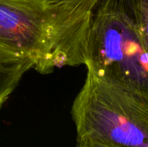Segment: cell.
I'll return each mask as SVG.
<instances>
[{
  "label": "cell",
  "instance_id": "cell-6",
  "mask_svg": "<svg viewBox=\"0 0 148 147\" xmlns=\"http://www.w3.org/2000/svg\"><path fill=\"white\" fill-rule=\"evenodd\" d=\"M49 3H63L93 11L100 0H44Z\"/></svg>",
  "mask_w": 148,
  "mask_h": 147
},
{
  "label": "cell",
  "instance_id": "cell-7",
  "mask_svg": "<svg viewBox=\"0 0 148 147\" xmlns=\"http://www.w3.org/2000/svg\"><path fill=\"white\" fill-rule=\"evenodd\" d=\"M76 147H106L97 144H82V145H76Z\"/></svg>",
  "mask_w": 148,
  "mask_h": 147
},
{
  "label": "cell",
  "instance_id": "cell-5",
  "mask_svg": "<svg viewBox=\"0 0 148 147\" xmlns=\"http://www.w3.org/2000/svg\"><path fill=\"white\" fill-rule=\"evenodd\" d=\"M148 50V0H123Z\"/></svg>",
  "mask_w": 148,
  "mask_h": 147
},
{
  "label": "cell",
  "instance_id": "cell-1",
  "mask_svg": "<svg viewBox=\"0 0 148 147\" xmlns=\"http://www.w3.org/2000/svg\"><path fill=\"white\" fill-rule=\"evenodd\" d=\"M93 11L44 0H0V58L42 75L85 65Z\"/></svg>",
  "mask_w": 148,
  "mask_h": 147
},
{
  "label": "cell",
  "instance_id": "cell-3",
  "mask_svg": "<svg viewBox=\"0 0 148 147\" xmlns=\"http://www.w3.org/2000/svg\"><path fill=\"white\" fill-rule=\"evenodd\" d=\"M84 66L148 101L147 48L123 0H100L94 9Z\"/></svg>",
  "mask_w": 148,
  "mask_h": 147
},
{
  "label": "cell",
  "instance_id": "cell-2",
  "mask_svg": "<svg viewBox=\"0 0 148 147\" xmlns=\"http://www.w3.org/2000/svg\"><path fill=\"white\" fill-rule=\"evenodd\" d=\"M77 145L148 147V101L91 71L74 100Z\"/></svg>",
  "mask_w": 148,
  "mask_h": 147
},
{
  "label": "cell",
  "instance_id": "cell-4",
  "mask_svg": "<svg viewBox=\"0 0 148 147\" xmlns=\"http://www.w3.org/2000/svg\"><path fill=\"white\" fill-rule=\"evenodd\" d=\"M30 69L29 62L0 58V108L18 86L23 75Z\"/></svg>",
  "mask_w": 148,
  "mask_h": 147
}]
</instances>
